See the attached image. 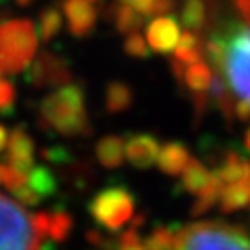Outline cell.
<instances>
[{"instance_id": "obj_32", "label": "cell", "mask_w": 250, "mask_h": 250, "mask_svg": "<svg viewBox=\"0 0 250 250\" xmlns=\"http://www.w3.org/2000/svg\"><path fill=\"white\" fill-rule=\"evenodd\" d=\"M13 197H15V200H17L19 204L22 206H30V208H34V206H37L43 198L37 195L34 189L30 188V186H22V188H19L13 191Z\"/></svg>"}, {"instance_id": "obj_35", "label": "cell", "mask_w": 250, "mask_h": 250, "mask_svg": "<svg viewBox=\"0 0 250 250\" xmlns=\"http://www.w3.org/2000/svg\"><path fill=\"white\" fill-rule=\"evenodd\" d=\"M235 8L239 9L241 17L250 24V0H235Z\"/></svg>"}, {"instance_id": "obj_39", "label": "cell", "mask_w": 250, "mask_h": 250, "mask_svg": "<svg viewBox=\"0 0 250 250\" xmlns=\"http://www.w3.org/2000/svg\"><path fill=\"white\" fill-rule=\"evenodd\" d=\"M245 148L250 152V128L247 130V134H245Z\"/></svg>"}, {"instance_id": "obj_16", "label": "cell", "mask_w": 250, "mask_h": 250, "mask_svg": "<svg viewBox=\"0 0 250 250\" xmlns=\"http://www.w3.org/2000/svg\"><path fill=\"white\" fill-rule=\"evenodd\" d=\"M206 58V39L202 34H195L186 30L180 36L178 46L174 50V60H178L184 65H193L197 62H202Z\"/></svg>"}, {"instance_id": "obj_13", "label": "cell", "mask_w": 250, "mask_h": 250, "mask_svg": "<svg viewBox=\"0 0 250 250\" xmlns=\"http://www.w3.org/2000/svg\"><path fill=\"white\" fill-rule=\"evenodd\" d=\"M106 17L115 24V30L119 34H125V36H130V34H135L139 32V28L145 26V19L141 13H137L135 9H132L126 4H121V2H113L109 8H107Z\"/></svg>"}, {"instance_id": "obj_5", "label": "cell", "mask_w": 250, "mask_h": 250, "mask_svg": "<svg viewBox=\"0 0 250 250\" xmlns=\"http://www.w3.org/2000/svg\"><path fill=\"white\" fill-rule=\"evenodd\" d=\"M91 219L109 233H117L126 223H132L135 197L126 186L113 184L100 189L87 204Z\"/></svg>"}, {"instance_id": "obj_40", "label": "cell", "mask_w": 250, "mask_h": 250, "mask_svg": "<svg viewBox=\"0 0 250 250\" xmlns=\"http://www.w3.org/2000/svg\"><path fill=\"white\" fill-rule=\"evenodd\" d=\"M6 2H8V0H0V6H2V4H6Z\"/></svg>"}, {"instance_id": "obj_23", "label": "cell", "mask_w": 250, "mask_h": 250, "mask_svg": "<svg viewBox=\"0 0 250 250\" xmlns=\"http://www.w3.org/2000/svg\"><path fill=\"white\" fill-rule=\"evenodd\" d=\"M182 230L180 224H161L156 226L146 237H145V247L146 250H174L178 232Z\"/></svg>"}, {"instance_id": "obj_25", "label": "cell", "mask_w": 250, "mask_h": 250, "mask_svg": "<svg viewBox=\"0 0 250 250\" xmlns=\"http://www.w3.org/2000/svg\"><path fill=\"white\" fill-rule=\"evenodd\" d=\"M72 226H74V221H72V215L67 213L62 206L54 208L50 211V226H48V235L54 243H62L65 241L72 232Z\"/></svg>"}, {"instance_id": "obj_9", "label": "cell", "mask_w": 250, "mask_h": 250, "mask_svg": "<svg viewBox=\"0 0 250 250\" xmlns=\"http://www.w3.org/2000/svg\"><path fill=\"white\" fill-rule=\"evenodd\" d=\"M126 158L135 169L146 170L158 163L160 141L152 134H130L125 145Z\"/></svg>"}, {"instance_id": "obj_26", "label": "cell", "mask_w": 250, "mask_h": 250, "mask_svg": "<svg viewBox=\"0 0 250 250\" xmlns=\"http://www.w3.org/2000/svg\"><path fill=\"white\" fill-rule=\"evenodd\" d=\"M121 4H126L143 17H154V15H163L172 9L174 0H117Z\"/></svg>"}, {"instance_id": "obj_10", "label": "cell", "mask_w": 250, "mask_h": 250, "mask_svg": "<svg viewBox=\"0 0 250 250\" xmlns=\"http://www.w3.org/2000/svg\"><path fill=\"white\" fill-rule=\"evenodd\" d=\"M180 36V24L174 17H156L146 26V43L158 54L174 52Z\"/></svg>"}, {"instance_id": "obj_3", "label": "cell", "mask_w": 250, "mask_h": 250, "mask_svg": "<svg viewBox=\"0 0 250 250\" xmlns=\"http://www.w3.org/2000/svg\"><path fill=\"white\" fill-rule=\"evenodd\" d=\"M174 250H250V237L237 224L198 221L180 230Z\"/></svg>"}, {"instance_id": "obj_34", "label": "cell", "mask_w": 250, "mask_h": 250, "mask_svg": "<svg viewBox=\"0 0 250 250\" xmlns=\"http://www.w3.org/2000/svg\"><path fill=\"white\" fill-rule=\"evenodd\" d=\"M235 117L239 119V121H249L250 119V102L247 100H237L235 102Z\"/></svg>"}, {"instance_id": "obj_18", "label": "cell", "mask_w": 250, "mask_h": 250, "mask_svg": "<svg viewBox=\"0 0 250 250\" xmlns=\"http://www.w3.org/2000/svg\"><path fill=\"white\" fill-rule=\"evenodd\" d=\"M211 172L206 169V165L198 158H191L186 170L182 172V182L178 189L186 191L188 195H200V191L209 184Z\"/></svg>"}, {"instance_id": "obj_17", "label": "cell", "mask_w": 250, "mask_h": 250, "mask_svg": "<svg viewBox=\"0 0 250 250\" xmlns=\"http://www.w3.org/2000/svg\"><path fill=\"white\" fill-rule=\"evenodd\" d=\"M221 211L233 213L250 206V178H243L226 186L221 197Z\"/></svg>"}, {"instance_id": "obj_22", "label": "cell", "mask_w": 250, "mask_h": 250, "mask_svg": "<svg viewBox=\"0 0 250 250\" xmlns=\"http://www.w3.org/2000/svg\"><path fill=\"white\" fill-rule=\"evenodd\" d=\"M60 30H62V9H58L56 6H46L41 9L37 17V37L43 43H50L60 34Z\"/></svg>"}, {"instance_id": "obj_6", "label": "cell", "mask_w": 250, "mask_h": 250, "mask_svg": "<svg viewBox=\"0 0 250 250\" xmlns=\"http://www.w3.org/2000/svg\"><path fill=\"white\" fill-rule=\"evenodd\" d=\"M43 241L34 233L32 215L0 193V250H39Z\"/></svg>"}, {"instance_id": "obj_37", "label": "cell", "mask_w": 250, "mask_h": 250, "mask_svg": "<svg viewBox=\"0 0 250 250\" xmlns=\"http://www.w3.org/2000/svg\"><path fill=\"white\" fill-rule=\"evenodd\" d=\"M9 170V163H4V161H0V184H4V180H6V174H8Z\"/></svg>"}, {"instance_id": "obj_20", "label": "cell", "mask_w": 250, "mask_h": 250, "mask_svg": "<svg viewBox=\"0 0 250 250\" xmlns=\"http://www.w3.org/2000/svg\"><path fill=\"white\" fill-rule=\"evenodd\" d=\"M180 22L186 26V30L202 34L208 26V6L206 0H184L180 9Z\"/></svg>"}, {"instance_id": "obj_21", "label": "cell", "mask_w": 250, "mask_h": 250, "mask_svg": "<svg viewBox=\"0 0 250 250\" xmlns=\"http://www.w3.org/2000/svg\"><path fill=\"white\" fill-rule=\"evenodd\" d=\"M224 186L221 178L211 172V178H209V184L206 186L202 191H200V195H197V200H195V204L191 208V217H202L204 213H208L215 204H219L221 202V197H223V191H224Z\"/></svg>"}, {"instance_id": "obj_24", "label": "cell", "mask_w": 250, "mask_h": 250, "mask_svg": "<svg viewBox=\"0 0 250 250\" xmlns=\"http://www.w3.org/2000/svg\"><path fill=\"white\" fill-rule=\"evenodd\" d=\"M30 188L36 191L41 198H50L58 193V180L54 172L45 165H37L28 172Z\"/></svg>"}, {"instance_id": "obj_38", "label": "cell", "mask_w": 250, "mask_h": 250, "mask_svg": "<svg viewBox=\"0 0 250 250\" xmlns=\"http://www.w3.org/2000/svg\"><path fill=\"white\" fill-rule=\"evenodd\" d=\"M34 2H37V0H15V4H17L19 8H28V6H32Z\"/></svg>"}, {"instance_id": "obj_1", "label": "cell", "mask_w": 250, "mask_h": 250, "mask_svg": "<svg viewBox=\"0 0 250 250\" xmlns=\"http://www.w3.org/2000/svg\"><path fill=\"white\" fill-rule=\"evenodd\" d=\"M37 125L46 134H58L63 137H85L91 135L85 91L82 83H67L50 95H46L39 104Z\"/></svg>"}, {"instance_id": "obj_27", "label": "cell", "mask_w": 250, "mask_h": 250, "mask_svg": "<svg viewBox=\"0 0 250 250\" xmlns=\"http://www.w3.org/2000/svg\"><path fill=\"white\" fill-rule=\"evenodd\" d=\"M123 48H125L126 56H130V58H137V60H146V58L150 56L148 43L145 41V37L141 36L139 32L130 34V36L126 37Z\"/></svg>"}, {"instance_id": "obj_7", "label": "cell", "mask_w": 250, "mask_h": 250, "mask_svg": "<svg viewBox=\"0 0 250 250\" xmlns=\"http://www.w3.org/2000/svg\"><path fill=\"white\" fill-rule=\"evenodd\" d=\"M24 80L36 89H50V87L58 89L62 85L71 83V63L67 58H63L60 54L45 50L28 67Z\"/></svg>"}, {"instance_id": "obj_19", "label": "cell", "mask_w": 250, "mask_h": 250, "mask_svg": "<svg viewBox=\"0 0 250 250\" xmlns=\"http://www.w3.org/2000/svg\"><path fill=\"white\" fill-rule=\"evenodd\" d=\"M211 83H213L211 67L204 62H197L193 65H188L180 85H186L191 91V95H200V93H209Z\"/></svg>"}, {"instance_id": "obj_11", "label": "cell", "mask_w": 250, "mask_h": 250, "mask_svg": "<svg viewBox=\"0 0 250 250\" xmlns=\"http://www.w3.org/2000/svg\"><path fill=\"white\" fill-rule=\"evenodd\" d=\"M8 154L4 160H8V163L15 169L22 170V172H30L34 169V156H36V143L32 139V135L26 132V128L22 125H19L17 128H13V132L9 135L8 141Z\"/></svg>"}, {"instance_id": "obj_15", "label": "cell", "mask_w": 250, "mask_h": 250, "mask_svg": "<svg viewBox=\"0 0 250 250\" xmlns=\"http://www.w3.org/2000/svg\"><path fill=\"white\" fill-rule=\"evenodd\" d=\"M134 104V89L126 82L115 80L107 83L104 91V107L109 115H119Z\"/></svg>"}, {"instance_id": "obj_41", "label": "cell", "mask_w": 250, "mask_h": 250, "mask_svg": "<svg viewBox=\"0 0 250 250\" xmlns=\"http://www.w3.org/2000/svg\"><path fill=\"white\" fill-rule=\"evenodd\" d=\"M87 2H100V0H87Z\"/></svg>"}, {"instance_id": "obj_2", "label": "cell", "mask_w": 250, "mask_h": 250, "mask_svg": "<svg viewBox=\"0 0 250 250\" xmlns=\"http://www.w3.org/2000/svg\"><path fill=\"white\" fill-rule=\"evenodd\" d=\"M215 30L223 37V56L211 69L235 97L250 102V26L230 21Z\"/></svg>"}, {"instance_id": "obj_30", "label": "cell", "mask_w": 250, "mask_h": 250, "mask_svg": "<svg viewBox=\"0 0 250 250\" xmlns=\"http://www.w3.org/2000/svg\"><path fill=\"white\" fill-rule=\"evenodd\" d=\"M115 249L117 250H146L141 237H139V230L130 226L126 232L119 233V237L115 239Z\"/></svg>"}, {"instance_id": "obj_31", "label": "cell", "mask_w": 250, "mask_h": 250, "mask_svg": "<svg viewBox=\"0 0 250 250\" xmlns=\"http://www.w3.org/2000/svg\"><path fill=\"white\" fill-rule=\"evenodd\" d=\"M50 226V211H39L32 215V228L39 239H46Z\"/></svg>"}, {"instance_id": "obj_14", "label": "cell", "mask_w": 250, "mask_h": 250, "mask_svg": "<svg viewBox=\"0 0 250 250\" xmlns=\"http://www.w3.org/2000/svg\"><path fill=\"white\" fill-rule=\"evenodd\" d=\"M125 145L126 139L121 135L102 137L95 146V154H97V160L100 165L106 169H119L125 161Z\"/></svg>"}, {"instance_id": "obj_33", "label": "cell", "mask_w": 250, "mask_h": 250, "mask_svg": "<svg viewBox=\"0 0 250 250\" xmlns=\"http://www.w3.org/2000/svg\"><path fill=\"white\" fill-rule=\"evenodd\" d=\"M26 180H28L26 172H22V170H19L9 165V170H8V174H6V180H4V186H6V189H9V191H15V189L26 186Z\"/></svg>"}, {"instance_id": "obj_8", "label": "cell", "mask_w": 250, "mask_h": 250, "mask_svg": "<svg viewBox=\"0 0 250 250\" xmlns=\"http://www.w3.org/2000/svg\"><path fill=\"white\" fill-rule=\"evenodd\" d=\"M60 6L67 19L71 36L83 39L93 34V30L97 28L99 13L87 0H60Z\"/></svg>"}, {"instance_id": "obj_12", "label": "cell", "mask_w": 250, "mask_h": 250, "mask_svg": "<svg viewBox=\"0 0 250 250\" xmlns=\"http://www.w3.org/2000/svg\"><path fill=\"white\" fill-rule=\"evenodd\" d=\"M189 160V148L180 141H169L160 148V156H158V167L163 174L167 176H180L186 167H188Z\"/></svg>"}, {"instance_id": "obj_29", "label": "cell", "mask_w": 250, "mask_h": 250, "mask_svg": "<svg viewBox=\"0 0 250 250\" xmlns=\"http://www.w3.org/2000/svg\"><path fill=\"white\" fill-rule=\"evenodd\" d=\"M15 100H17V89L9 80L0 78V115L8 117L15 109Z\"/></svg>"}, {"instance_id": "obj_28", "label": "cell", "mask_w": 250, "mask_h": 250, "mask_svg": "<svg viewBox=\"0 0 250 250\" xmlns=\"http://www.w3.org/2000/svg\"><path fill=\"white\" fill-rule=\"evenodd\" d=\"M41 156H43V160H46L48 163H52V165H58L62 169L74 161L71 150L67 146H63V145H52V146L41 148Z\"/></svg>"}, {"instance_id": "obj_4", "label": "cell", "mask_w": 250, "mask_h": 250, "mask_svg": "<svg viewBox=\"0 0 250 250\" xmlns=\"http://www.w3.org/2000/svg\"><path fill=\"white\" fill-rule=\"evenodd\" d=\"M37 50V32L30 19L0 22V71L19 74L28 69Z\"/></svg>"}, {"instance_id": "obj_36", "label": "cell", "mask_w": 250, "mask_h": 250, "mask_svg": "<svg viewBox=\"0 0 250 250\" xmlns=\"http://www.w3.org/2000/svg\"><path fill=\"white\" fill-rule=\"evenodd\" d=\"M8 141H9L8 130H6V126L0 125V152H2L4 148H6V146H8Z\"/></svg>"}]
</instances>
